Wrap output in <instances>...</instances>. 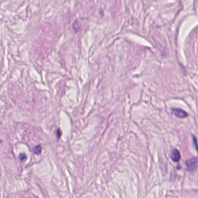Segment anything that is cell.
<instances>
[{"label":"cell","instance_id":"6da1fadb","mask_svg":"<svg viewBox=\"0 0 198 198\" xmlns=\"http://www.w3.org/2000/svg\"><path fill=\"white\" fill-rule=\"evenodd\" d=\"M198 159L196 157H192L186 161V166L188 171L193 172L198 167Z\"/></svg>","mask_w":198,"mask_h":198},{"label":"cell","instance_id":"ba28073f","mask_svg":"<svg viewBox=\"0 0 198 198\" xmlns=\"http://www.w3.org/2000/svg\"><path fill=\"white\" fill-rule=\"evenodd\" d=\"M193 141H194V142H195V144L196 145V149H197V151H198V146H197V145H196V139H195V138L193 137Z\"/></svg>","mask_w":198,"mask_h":198},{"label":"cell","instance_id":"3957f363","mask_svg":"<svg viewBox=\"0 0 198 198\" xmlns=\"http://www.w3.org/2000/svg\"><path fill=\"white\" fill-rule=\"evenodd\" d=\"M170 157H171L173 162H178L181 159V155L178 149H176V148H174L171 151Z\"/></svg>","mask_w":198,"mask_h":198},{"label":"cell","instance_id":"8992f818","mask_svg":"<svg viewBox=\"0 0 198 198\" xmlns=\"http://www.w3.org/2000/svg\"><path fill=\"white\" fill-rule=\"evenodd\" d=\"M19 159L21 160L22 162H25L27 159V156H26V155L25 153H21L19 155Z\"/></svg>","mask_w":198,"mask_h":198},{"label":"cell","instance_id":"7a4b0ae2","mask_svg":"<svg viewBox=\"0 0 198 198\" xmlns=\"http://www.w3.org/2000/svg\"><path fill=\"white\" fill-rule=\"evenodd\" d=\"M172 113L178 118H185L188 117V114L184 110L180 108H174L172 109Z\"/></svg>","mask_w":198,"mask_h":198},{"label":"cell","instance_id":"5b68a950","mask_svg":"<svg viewBox=\"0 0 198 198\" xmlns=\"http://www.w3.org/2000/svg\"><path fill=\"white\" fill-rule=\"evenodd\" d=\"M78 21H76L73 25V27L74 30L76 32H78L80 30V27H79V23H77Z\"/></svg>","mask_w":198,"mask_h":198},{"label":"cell","instance_id":"52a82bcc","mask_svg":"<svg viewBox=\"0 0 198 198\" xmlns=\"http://www.w3.org/2000/svg\"><path fill=\"white\" fill-rule=\"evenodd\" d=\"M56 135L57 137V138H60V137L62 136V131H61L60 129H57V131H56Z\"/></svg>","mask_w":198,"mask_h":198},{"label":"cell","instance_id":"277c9868","mask_svg":"<svg viewBox=\"0 0 198 198\" xmlns=\"http://www.w3.org/2000/svg\"><path fill=\"white\" fill-rule=\"evenodd\" d=\"M33 152L36 154V155H39L41 153V152L42 151V147L40 146V145H36V146H34L33 148Z\"/></svg>","mask_w":198,"mask_h":198}]
</instances>
